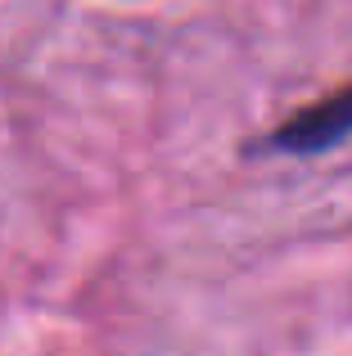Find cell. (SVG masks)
<instances>
[{
	"instance_id": "cell-1",
	"label": "cell",
	"mask_w": 352,
	"mask_h": 356,
	"mask_svg": "<svg viewBox=\"0 0 352 356\" xmlns=\"http://www.w3.org/2000/svg\"><path fill=\"white\" fill-rule=\"evenodd\" d=\"M352 140V81L330 90L317 104L294 108L285 122H275L262 140L248 145V154H280V158H317Z\"/></svg>"
}]
</instances>
